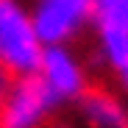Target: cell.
Masks as SVG:
<instances>
[{
    "label": "cell",
    "mask_w": 128,
    "mask_h": 128,
    "mask_svg": "<svg viewBox=\"0 0 128 128\" xmlns=\"http://www.w3.org/2000/svg\"><path fill=\"white\" fill-rule=\"evenodd\" d=\"M42 50L28 8L14 0H0V72L14 78L34 75Z\"/></svg>",
    "instance_id": "obj_1"
},
{
    "label": "cell",
    "mask_w": 128,
    "mask_h": 128,
    "mask_svg": "<svg viewBox=\"0 0 128 128\" xmlns=\"http://www.w3.org/2000/svg\"><path fill=\"white\" fill-rule=\"evenodd\" d=\"M28 14L42 48H67L89 25L92 0H39Z\"/></svg>",
    "instance_id": "obj_2"
},
{
    "label": "cell",
    "mask_w": 128,
    "mask_h": 128,
    "mask_svg": "<svg viewBox=\"0 0 128 128\" xmlns=\"http://www.w3.org/2000/svg\"><path fill=\"white\" fill-rule=\"evenodd\" d=\"M56 100L36 75L14 78L0 95V128H42Z\"/></svg>",
    "instance_id": "obj_3"
},
{
    "label": "cell",
    "mask_w": 128,
    "mask_h": 128,
    "mask_svg": "<svg viewBox=\"0 0 128 128\" xmlns=\"http://www.w3.org/2000/svg\"><path fill=\"white\" fill-rule=\"evenodd\" d=\"M98 48L109 70L120 81L128 78V3L125 0H98L92 3V20Z\"/></svg>",
    "instance_id": "obj_4"
},
{
    "label": "cell",
    "mask_w": 128,
    "mask_h": 128,
    "mask_svg": "<svg viewBox=\"0 0 128 128\" xmlns=\"http://www.w3.org/2000/svg\"><path fill=\"white\" fill-rule=\"evenodd\" d=\"M34 75L50 92L56 106L67 103V100H81L84 92L89 89L86 70H84V64L78 61V56L70 48H45Z\"/></svg>",
    "instance_id": "obj_5"
},
{
    "label": "cell",
    "mask_w": 128,
    "mask_h": 128,
    "mask_svg": "<svg viewBox=\"0 0 128 128\" xmlns=\"http://www.w3.org/2000/svg\"><path fill=\"white\" fill-rule=\"evenodd\" d=\"M81 117L89 128H125V106L106 89H86L78 100Z\"/></svg>",
    "instance_id": "obj_6"
}]
</instances>
